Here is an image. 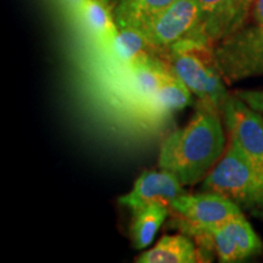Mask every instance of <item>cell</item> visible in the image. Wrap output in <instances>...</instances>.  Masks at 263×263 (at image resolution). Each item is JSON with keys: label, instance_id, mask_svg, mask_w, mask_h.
I'll list each match as a JSON object with an SVG mask.
<instances>
[{"label": "cell", "instance_id": "8992f818", "mask_svg": "<svg viewBox=\"0 0 263 263\" xmlns=\"http://www.w3.org/2000/svg\"><path fill=\"white\" fill-rule=\"evenodd\" d=\"M221 112L228 128L230 140L238 144L263 188V118L238 95H229Z\"/></svg>", "mask_w": 263, "mask_h": 263}, {"label": "cell", "instance_id": "30bf717a", "mask_svg": "<svg viewBox=\"0 0 263 263\" xmlns=\"http://www.w3.org/2000/svg\"><path fill=\"white\" fill-rule=\"evenodd\" d=\"M174 2L176 0H118L112 12L115 22L118 29L143 31Z\"/></svg>", "mask_w": 263, "mask_h": 263}, {"label": "cell", "instance_id": "52a82bcc", "mask_svg": "<svg viewBox=\"0 0 263 263\" xmlns=\"http://www.w3.org/2000/svg\"><path fill=\"white\" fill-rule=\"evenodd\" d=\"M171 211L192 224L201 227L222 226L242 215L241 207L232 200L209 192L184 193L171 203Z\"/></svg>", "mask_w": 263, "mask_h": 263}, {"label": "cell", "instance_id": "9c48e42d", "mask_svg": "<svg viewBox=\"0 0 263 263\" xmlns=\"http://www.w3.org/2000/svg\"><path fill=\"white\" fill-rule=\"evenodd\" d=\"M138 263H196L200 252L189 235H164L160 241L138 256Z\"/></svg>", "mask_w": 263, "mask_h": 263}, {"label": "cell", "instance_id": "5bb4252c", "mask_svg": "<svg viewBox=\"0 0 263 263\" xmlns=\"http://www.w3.org/2000/svg\"><path fill=\"white\" fill-rule=\"evenodd\" d=\"M192 101L193 93L176 76L160 85L159 89L149 99L147 105L153 108L154 112L162 116L183 110L192 104Z\"/></svg>", "mask_w": 263, "mask_h": 263}, {"label": "cell", "instance_id": "9a60e30c", "mask_svg": "<svg viewBox=\"0 0 263 263\" xmlns=\"http://www.w3.org/2000/svg\"><path fill=\"white\" fill-rule=\"evenodd\" d=\"M85 27L98 41L110 43L118 33L114 14L101 0H85L80 14Z\"/></svg>", "mask_w": 263, "mask_h": 263}, {"label": "cell", "instance_id": "2e32d148", "mask_svg": "<svg viewBox=\"0 0 263 263\" xmlns=\"http://www.w3.org/2000/svg\"><path fill=\"white\" fill-rule=\"evenodd\" d=\"M222 227L238 249L241 261L257 255L262 250L261 240L250 223L246 221L244 215L229 219Z\"/></svg>", "mask_w": 263, "mask_h": 263}, {"label": "cell", "instance_id": "4fadbf2b", "mask_svg": "<svg viewBox=\"0 0 263 263\" xmlns=\"http://www.w3.org/2000/svg\"><path fill=\"white\" fill-rule=\"evenodd\" d=\"M170 211L171 209L168 206L162 203H153L134 213L130 228L134 248L137 250H144L150 246L160 227L168 217Z\"/></svg>", "mask_w": 263, "mask_h": 263}, {"label": "cell", "instance_id": "3957f363", "mask_svg": "<svg viewBox=\"0 0 263 263\" xmlns=\"http://www.w3.org/2000/svg\"><path fill=\"white\" fill-rule=\"evenodd\" d=\"M183 82L200 103L221 111L229 97L216 64L213 47L199 41H184L160 57Z\"/></svg>", "mask_w": 263, "mask_h": 263}, {"label": "cell", "instance_id": "d6986e66", "mask_svg": "<svg viewBox=\"0 0 263 263\" xmlns=\"http://www.w3.org/2000/svg\"><path fill=\"white\" fill-rule=\"evenodd\" d=\"M66 8L70 11H73L74 14H80L82 6H83L85 0H60Z\"/></svg>", "mask_w": 263, "mask_h": 263}, {"label": "cell", "instance_id": "6da1fadb", "mask_svg": "<svg viewBox=\"0 0 263 263\" xmlns=\"http://www.w3.org/2000/svg\"><path fill=\"white\" fill-rule=\"evenodd\" d=\"M221 111L200 103L186 126L174 130L161 145L159 166L183 185L205 178L226 147Z\"/></svg>", "mask_w": 263, "mask_h": 263}, {"label": "cell", "instance_id": "5b68a950", "mask_svg": "<svg viewBox=\"0 0 263 263\" xmlns=\"http://www.w3.org/2000/svg\"><path fill=\"white\" fill-rule=\"evenodd\" d=\"M140 32L157 57L190 39L212 45L203 32L202 11L195 0H176Z\"/></svg>", "mask_w": 263, "mask_h": 263}, {"label": "cell", "instance_id": "ffe728a7", "mask_svg": "<svg viewBox=\"0 0 263 263\" xmlns=\"http://www.w3.org/2000/svg\"><path fill=\"white\" fill-rule=\"evenodd\" d=\"M101 2L105 3V4L110 5V4H115V3H118V0H101Z\"/></svg>", "mask_w": 263, "mask_h": 263}, {"label": "cell", "instance_id": "8fae6325", "mask_svg": "<svg viewBox=\"0 0 263 263\" xmlns=\"http://www.w3.org/2000/svg\"><path fill=\"white\" fill-rule=\"evenodd\" d=\"M202 11L203 32L213 45L234 25L241 0H195Z\"/></svg>", "mask_w": 263, "mask_h": 263}, {"label": "cell", "instance_id": "e0dca14e", "mask_svg": "<svg viewBox=\"0 0 263 263\" xmlns=\"http://www.w3.org/2000/svg\"><path fill=\"white\" fill-rule=\"evenodd\" d=\"M236 95L245 101L250 107H252L257 112L263 114V90H246L238 91Z\"/></svg>", "mask_w": 263, "mask_h": 263}, {"label": "cell", "instance_id": "ba28073f", "mask_svg": "<svg viewBox=\"0 0 263 263\" xmlns=\"http://www.w3.org/2000/svg\"><path fill=\"white\" fill-rule=\"evenodd\" d=\"M184 193L183 184L168 171H145L136 180L132 192L121 196L118 201L134 215L153 203H162L171 209V203Z\"/></svg>", "mask_w": 263, "mask_h": 263}, {"label": "cell", "instance_id": "277c9868", "mask_svg": "<svg viewBox=\"0 0 263 263\" xmlns=\"http://www.w3.org/2000/svg\"><path fill=\"white\" fill-rule=\"evenodd\" d=\"M202 192L215 193L240 207L263 209V188L248 157L230 140L228 149L203 179Z\"/></svg>", "mask_w": 263, "mask_h": 263}, {"label": "cell", "instance_id": "7c38bea8", "mask_svg": "<svg viewBox=\"0 0 263 263\" xmlns=\"http://www.w3.org/2000/svg\"><path fill=\"white\" fill-rule=\"evenodd\" d=\"M107 44H110L112 58L127 70L144 58L155 54L143 33L133 28L118 29L117 34Z\"/></svg>", "mask_w": 263, "mask_h": 263}, {"label": "cell", "instance_id": "7a4b0ae2", "mask_svg": "<svg viewBox=\"0 0 263 263\" xmlns=\"http://www.w3.org/2000/svg\"><path fill=\"white\" fill-rule=\"evenodd\" d=\"M227 83L263 74V0H255L240 24L213 45Z\"/></svg>", "mask_w": 263, "mask_h": 263}, {"label": "cell", "instance_id": "ac0fdd59", "mask_svg": "<svg viewBox=\"0 0 263 263\" xmlns=\"http://www.w3.org/2000/svg\"><path fill=\"white\" fill-rule=\"evenodd\" d=\"M254 2H255V0H241V2H240L238 15H236L235 22H234V25H233V27L230 28V31H232V29L234 28V27H236V26H238V25L240 24V22H241L242 20L245 18V16L248 15L249 10H250V8H251V5L254 4ZM230 31H229V32H230Z\"/></svg>", "mask_w": 263, "mask_h": 263}]
</instances>
